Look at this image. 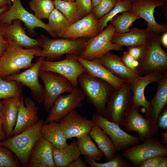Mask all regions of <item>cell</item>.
Segmentation results:
<instances>
[{
	"label": "cell",
	"mask_w": 167,
	"mask_h": 167,
	"mask_svg": "<svg viewBox=\"0 0 167 167\" xmlns=\"http://www.w3.org/2000/svg\"><path fill=\"white\" fill-rule=\"evenodd\" d=\"M41 36L40 47L42 49L35 56L44 57L45 60L49 61L58 60L65 54L79 56L84 50L89 39L61 38L51 39L43 34H41Z\"/></svg>",
	"instance_id": "6da1fadb"
},
{
	"label": "cell",
	"mask_w": 167,
	"mask_h": 167,
	"mask_svg": "<svg viewBox=\"0 0 167 167\" xmlns=\"http://www.w3.org/2000/svg\"><path fill=\"white\" fill-rule=\"evenodd\" d=\"M39 47L24 49L22 46L9 44L0 57V76L4 79L17 74L20 70L29 68Z\"/></svg>",
	"instance_id": "7a4b0ae2"
},
{
	"label": "cell",
	"mask_w": 167,
	"mask_h": 167,
	"mask_svg": "<svg viewBox=\"0 0 167 167\" xmlns=\"http://www.w3.org/2000/svg\"><path fill=\"white\" fill-rule=\"evenodd\" d=\"M44 122L43 119L39 120L25 131L0 141V145L11 151L25 167L33 148L41 136V128Z\"/></svg>",
	"instance_id": "3957f363"
},
{
	"label": "cell",
	"mask_w": 167,
	"mask_h": 167,
	"mask_svg": "<svg viewBox=\"0 0 167 167\" xmlns=\"http://www.w3.org/2000/svg\"><path fill=\"white\" fill-rule=\"evenodd\" d=\"M78 82L87 101L94 106L97 113L103 116L108 98L113 88L106 82L86 72L79 76Z\"/></svg>",
	"instance_id": "277c9868"
},
{
	"label": "cell",
	"mask_w": 167,
	"mask_h": 167,
	"mask_svg": "<svg viewBox=\"0 0 167 167\" xmlns=\"http://www.w3.org/2000/svg\"><path fill=\"white\" fill-rule=\"evenodd\" d=\"M132 105L131 83L128 82L120 89H114L111 92L108 98L103 117L122 127Z\"/></svg>",
	"instance_id": "5b68a950"
},
{
	"label": "cell",
	"mask_w": 167,
	"mask_h": 167,
	"mask_svg": "<svg viewBox=\"0 0 167 167\" xmlns=\"http://www.w3.org/2000/svg\"><path fill=\"white\" fill-rule=\"evenodd\" d=\"M139 62L137 72L140 76L155 71L167 72V54L161 46L158 34L152 35Z\"/></svg>",
	"instance_id": "8992f818"
},
{
	"label": "cell",
	"mask_w": 167,
	"mask_h": 167,
	"mask_svg": "<svg viewBox=\"0 0 167 167\" xmlns=\"http://www.w3.org/2000/svg\"><path fill=\"white\" fill-rule=\"evenodd\" d=\"M115 27L111 23L96 36L88 40L85 47L79 55L89 60L98 59L111 50L121 51L123 46L113 43L112 38L115 33Z\"/></svg>",
	"instance_id": "52a82bcc"
},
{
	"label": "cell",
	"mask_w": 167,
	"mask_h": 167,
	"mask_svg": "<svg viewBox=\"0 0 167 167\" xmlns=\"http://www.w3.org/2000/svg\"><path fill=\"white\" fill-rule=\"evenodd\" d=\"M39 77L43 82V104L48 112L56 99L62 93H70L74 87L66 78L54 72L40 70Z\"/></svg>",
	"instance_id": "ba28073f"
},
{
	"label": "cell",
	"mask_w": 167,
	"mask_h": 167,
	"mask_svg": "<svg viewBox=\"0 0 167 167\" xmlns=\"http://www.w3.org/2000/svg\"><path fill=\"white\" fill-rule=\"evenodd\" d=\"M11 1L12 4L10 8L0 15V23L10 24L14 20L18 19L24 23L31 35H36L35 28L39 27L45 29L53 37H58L47 24L26 10L22 5L21 0Z\"/></svg>",
	"instance_id": "9c48e42d"
},
{
	"label": "cell",
	"mask_w": 167,
	"mask_h": 167,
	"mask_svg": "<svg viewBox=\"0 0 167 167\" xmlns=\"http://www.w3.org/2000/svg\"><path fill=\"white\" fill-rule=\"evenodd\" d=\"M139 108L132 105L122 124L129 132H136L141 141L158 138L159 128L151 118H147L139 112Z\"/></svg>",
	"instance_id": "30bf717a"
},
{
	"label": "cell",
	"mask_w": 167,
	"mask_h": 167,
	"mask_svg": "<svg viewBox=\"0 0 167 167\" xmlns=\"http://www.w3.org/2000/svg\"><path fill=\"white\" fill-rule=\"evenodd\" d=\"M121 155L134 167L151 157L167 155V146L161 143L158 138L143 142L139 145H134L122 151Z\"/></svg>",
	"instance_id": "8fae6325"
},
{
	"label": "cell",
	"mask_w": 167,
	"mask_h": 167,
	"mask_svg": "<svg viewBox=\"0 0 167 167\" xmlns=\"http://www.w3.org/2000/svg\"><path fill=\"white\" fill-rule=\"evenodd\" d=\"M92 119L108 135L115 148L117 152L123 151L131 146L139 143L138 137L123 131L118 124L109 121L99 114H93Z\"/></svg>",
	"instance_id": "7c38bea8"
},
{
	"label": "cell",
	"mask_w": 167,
	"mask_h": 167,
	"mask_svg": "<svg viewBox=\"0 0 167 167\" xmlns=\"http://www.w3.org/2000/svg\"><path fill=\"white\" fill-rule=\"evenodd\" d=\"M85 97L83 90L78 87L75 88L69 94L61 95L50 109L44 124L53 122H59L70 112L81 107Z\"/></svg>",
	"instance_id": "4fadbf2b"
},
{
	"label": "cell",
	"mask_w": 167,
	"mask_h": 167,
	"mask_svg": "<svg viewBox=\"0 0 167 167\" xmlns=\"http://www.w3.org/2000/svg\"><path fill=\"white\" fill-rule=\"evenodd\" d=\"M65 59L59 61L45 60L40 70L57 73L67 79L75 88L79 84L78 79L83 73L86 72L84 67L75 57L67 55Z\"/></svg>",
	"instance_id": "5bb4252c"
},
{
	"label": "cell",
	"mask_w": 167,
	"mask_h": 167,
	"mask_svg": "<svg viewBox=\"0 0 167 167\" xmlns=\"http://www.w3.org/2000/svg\"><path fill=\"white\" fill-rule=\"evenodd\" d=\"M45 60L44 57H40L32 66L25 71L8 76L4 79L14 80L20 83L30 89L34 100L39 104L44 102L43 87L39 80V75L43 62Z\"/></svg>",
	"instance_id": "9a60e30c"
},
{
	"label": "cell",
	"mask_w": 167,
	"mask_h": 167,
	"mask_svg": "<svg viewBox=\"0 0 167 167\" xmlns=\"http://www.w3.org/2000/svg\"><path fill=\"white\" fill-rule=\"evenodd\" d=\"M60 127L67 139H77L89 134L94 122L79 114L75 109L70 112L59 122Z\"/></svg>",
	"instance_id": "2e32d148"
},
{
	"label": "cell",
	"mask_w": 167,
	"mask_h": 167,
	"mask_svg": "<svg viewBox=\"0 0 167 167\" xmlns=\"http://www.w3.org/2000/svg\"><path fill=\"white\" fill-rule=\"evenodd\" d=\"M164 74L158 71L153 72L144 76H141L137 80L131 83L132 106L139 108L142 107L144 116L147 118H151L152 106L150 101H148L145 96V88L152 83L157 82Z\"/></svg>",
	"instance_id": "e0dca14e"
},
{
	"label": "cell",
	"mask_w": 167,
	"mask_h": 167,
	"mask_svg": "<svg viewBox=\"0 0 167 167\" xmlns=\"http://www.w3.org/2000/svg\"><path fill=\"white\" fill-rule=\"evenodd\" d=\"M162 0H135L131 2L132 5L128 11L144 19L147 26L154 32L159 34L167 32L166 24L157 23L154 17L155 8L164 5Z\"/></svg>",
	"instance_id": "ac0fdd59"
},
{
	"label": "cell",
	"mask_w": 167,
	"mask_h": 167,
	"mask_svg": "<svg viewBox=\"0 0 167 167\" xmlns=\"http://www.w3.org/2000/svg\"><path fill=\"white\" fill-rule=\"evenodd\" d=\"M0 32L9 44L30 49L40 47V38L34 39L28 36L21 21L14 20L10 24L0 23Z\"/></svg>",
	"instance_id": "d6986e66"
},
{
	"label": "cell",
	"mask_w": 167,
	"mask_h": 167,
	"mask_svg": "<svg viewBox=\"0 0 167 167\" xmlns=\"http://www.w3.org/2000/svg\"><path fill=\"white\" fill-rule=\"evenodd\" d=\"M38 110V107L31 98L27 97L24 101L22 95L12 136L21 133L36 123L39 120L37 116Z\"/></svg>",
	"instance_id": "ffe728a7"
},
{
	"label": "cell",
	"mask_w": 167,
	"mask_h": 167,
	"mask_svg": "<svg viewBox=\"0 0 167 167\" xmlns=\"http://www.w3.org/2000/svg\"><path fill=\"white\" fill-rule=\"evenodd\" d=\"M99 20L92 12L71 24L61 38L75 39L80 38L93 37L101 32L97 26Z\"/></svg>",
	"instance_id": "44dd1931"
},
{
	"label": "cell",
	"mask_w": 167,
	"mask_h": 167,
	"mask_svg": "<svg viewBox=\"0 0 167 167\" xmlns=\"http://www.w3.org/2000/svg\"><path fill=\"white\" fill-rule=\"evenodd\" d=\"M74 56L84 67L86 72L106 82L115 89H120L128 82L114 75L96 60H89L79 56Z\"/></svg>",
	"instance_id": "7402d4cb"
},
{
	"label": "cell",
	"mask_w": 167,
	"mask_h": 167,
	"mask_svg": "<svg viewBox=\"0 0 167 167\" xmlns=\"http://www.w3.org/2000/svg\"><path fill=\"white\" fill-rule=\"evenodd\" d=\"M97 60L116 76L131 83L141 76L129 69L118 55L109 51Z\"/></svg>",
	"instance_id": "603a6c76"
},
{
	"label": "cell",
	"mask_w": 167,
	"mask_h": 167,
	"mask_svg": "<svg viewBox=\"0 0 167 167\" xmlns=\"http://www.w3.org/2000/svg\"><path fill=\"white\" fill-rule=\"evenodd\" d=\"M154 33L148 26L142 29L134 28L125 33L115 32L111 41L115 44L127 47L140 46L146 44Z\"/></svg>",
	"instance_id": "cb8c5ba5"
},
{
	"label": "cell",
	"mask_w": 167,
	"mask_h": 167,
	"mask_svg": "<svg viewBox=\"0 0 167 167\" xmlns=\"http://www.w3.org/2000/svg\"><path fill=\"white\" fill-rule=\"evenodd\" d=\"M20 96L2 100V126L7 138L12 136L16 122Z\"/></svg>",
	"instance_id": "d4e9b609"
},
{
	"label": "cell",
	"mask_w": 167,
	"mask_h": 167,
	"mask_svg": "<svg viewBox=\"0 0 167 167\" xmlns=\"http://www.w3.org/2000/svg\"><path fill=\"white\" fill-rule=\"evenodd\" d=\"M53 147L49 142L41 136L30 152L28 162L41 164L45 167H54Z\"/></svg>",
	"instance_id": "484cf974"
},
{
	"label": "cell",
	"mask_w": 167,
	"mask_h": 167,
	"mask_svg": "<svg viewBox=\"0 0 167 167\" xmlns=\"http://www.w3.org/2000/svg\"><path fill=\"white\" fill-rule=\"evenodd\" d=\"M89 134L104 153L107 161L115 157L117 152L115 146L108 135L101 127L94 123Z\"/></svg>",
	"instance_id": "4316f807"
},
{
	"label": "cell",
	"mask_w": 167,
	"mask_h": 167,
	"mask_svg": "<svg viewBox=\"0 0 167 167\" xmlns=\"http://www.w3.org/2000/svg\"><path fill=\"white\" fill-rule=\"evenodd\" d=\"M157 83L156 92L150 101L152 106L150 118L156 123L160 114L167 105V72L163 74Z\"/></svg>",
	"instance_id": "83f0119b"
},
{
	"label": "cell",
	"mask_w": 167,
	"mask_h": 167,
	"mask_svg": "<svg viewBox=\"0 0 167 167\" xmlns=\"http://www.w3.org/2000/svg\"><path fill=\"white\" fill-rule=\"evenodd\" d=\"M81 155L76 140L63 148L53 147V159L56 167H67Z\"/></svg>",
	"instance_id": "f1b7e54d"
},
{
	"label": "cell",
	"mask_w": 167,
	"mask_h": 167,
	"mask_svg": "<svg viewBox=\"0 0 167 167\" xmlns=\"http://www.w3.org/2000/svg\"><path fill=\"white\" fill-rule=\"evenodd\" d=\"M41 135L54 147L62 148L68 145L67 139L62 131L59 122L44 123L41 128Z\"/></svg>",
	"instance_id": "f546056e"
},
{
	"label": "cell",
	"mask_w": 167,
	"mask_h": 167,
	"mask_svg": "<svg viewBox=\"0 0 167 167\" xmlns=\"http://www.w3.org/2000/svg\"><path fill=\"white\" fill-rule=\"evenodd\" d=\"M77 142L81 154L84 156L96 161L105 156L104 153L93 142L89 134L77 138Z\"/></svg>",
	"instance_id": "4dcf8cb0"
},
{
	"label": "cell",
	"mask_w": 167,
	"mask_h": 167,
	"mask_svg": "<svg viewBox=\"0 0 167 167\" xmlns=\"http://www.w3.org/2000/svg\"><path fill=\"white\" fill-rule=\"evenodd\" d=\"M47 19L48 26L58 37L60 38L71 25L64 15L56 8L52 11Z\"/></svg>",
	"instance_id": "1f68e13d"
},
{
	"label": "cell",
	"mask_w": 167,
	"mask_h": 167,
	"mask_svg": "<svg viewBox=\"0 0 167 167\" xmlns=\"http://www.w3.org/2000/svg\"><path fill=\"white\" fill-rule=\"evenodd\" d=\"M55 8L60 11L71 24L83 18L77 9L75 1H54Z\"/></svg>",
	"instance_id": "d6a6232c"
},
{
	"label": "cell",
	"mask_w": 167,
	"mask_h": 167,
	"mask_svg": "<svg viewBox=\"0 0 167 167\" xmlns=\"http://www.w3.org/2000/svg\"><path fill=\"white\" fill-rule=\"evenodd\" d=\"M22 84L14 80H6L0 76V100L18 98L22 95Z\"/></svg>",
	"instance_id": "836d02e7"
},
{
	"label": "cell",
	"mask_w": 167,
	"mask_h": 167,
	"mask_svg": "<svg viewBox=\"0 0 167 167\" xmlns=\"http://www.w3.org/2000/svg\"><path fill=\"white\" fill-rule=\"evenodd\" d=\"M118 15H116L111 21L114 26L116 33H122L130 30L129 28L133 23L140 19L139 16L128 11L124 12Z\"/></svg>",
	"instance_id": "e575fe53"
},
{
	"label": "cell",
	"mask_w": 167,
	"mask_h": 167,
	"mask_svg": "<svg viewBox=\"0 0 167 167\" xmlns=\"http://www.w3.org/2000/svg\"><path fill=\"white\" fill-rule=\"evenodd\" d=\"M29 5L35 16L40 20L48 19L55 8L54 1L52 0H31Z\"/></svg>",
	"instance_id": "d590c367"
},
{
	"label": "cell",
	"mask_w": 167,
	"mask_h": 167,
	"mask_svg": "<svg viewBox=\"0 0 167 167\" xmlns=\"http://www.w3.org/2000/svg\"><path fill=\"white\" fill-rule=\"evenodd\" d=\"M132 4L129 0L118 1L113 9L100 19L97 23L98 27L101 32L108 26V23L120 13L129 11L131 9Z\"/></svg>",
	"instance_id": "8d00e7d4"
},
{
	"label": "cell",
	"mask_w": 167,
	"mask_h": 167,
	"mask_svg": "<svg viewBox=\"0 0 167 167\" xmlns=\"http://www.w3.org/2000/svg\"><path fill=\"white\" fill-rule=\"evenodd\" d=\"M84 160L87 163L92 167H130L132 166L130 161H127L121 154L118 153H117L114 158L104 163L97 162L85 156Z\"/></svg>",
	"instance_id": "74e56055"
},
{
	"label": "cell",
	"mask_w": 167,
	"mask_h": 167,
	"mask_svg": "<svg viewBox=\"0 0 167 167\" xmlns=\"http://www.w3.org/2000/svg\"><path fill=\"white\" fill-rule=\"evenodd\" d=\"M20 163L18 158L11 151L0 145V167H19Z\"/></svg>",
	"instance_id": "f35d334b"
},
{
	"label": "cell",
	"mask_w": 167,
	"mask_h": 167,
	"mask_svg": "<svg viewBox=\"0 0 167 167\" xmlns=\"http://www.w3.org/2000/svg\"><path fill=\"white\" fill-rule=\"evenodd\" d=\"M118 1V0H101L93 8L92 12L95 17L99 20L110 11Z\"/></svg>",
	"instance_id": "ab89813d"
},
{
	"label": "cell",
	"mask_w": 167,
	"mask_h": 167,
	"mask_svg": "<svg viewBox=\"0 0 167 167\" xmlns=\"http://www.w3.org/2000/svg\"><path fill=\"white\" fill-rule=\"evenodd\" d=\"M75 2L78 11L83 18L92 12V0H75Z\"/></svg>",
	"instance_id": "60d3db41"
},
{
	"label": "cell",
	"mask_w": 167,
	"mask_h": 167,
	"mask_svg": "<svg viewBox=\"0 0 167 167\" xmlns=\"http://www.w3.org/2000/svg\"><path fill=\"white\" fill-rule=\"evenodd\" d=\"M121 58L122 62L129 69L138 74L137 68L139 65L138 61L135 59L127 51L123 52L122 57Z\"/></svg>",
	"instance_id": "b9f144b4"
},
{
	"label": "cell",
	"mask_w": 167,
	"mask_h": 167,
	"mask_svg": "<svg viewBox=\"0 0 167 167\" xmlns=\"http://www.w3.org/2000/svg\"><path fill=\"white\" fill-rule=\"evenodd\" d=\"M167 160L166 156H154L148 159L141 163L139 167H155L158 164Z\"/></svg>",
	"instance_id": "7bdbcfd3"
},
{
	"label": "cell",
	"mask_w": 167,
	"mask_h": 167,
	"mask_svg": "<svg viewBox=\"0 0 167 167\" xmlns=\"http://www.w3.org/2000/svg\"><path fill=\"white\" fill-rule=\"evenodd\" d=\"M146 44L128 47L127 52L135 59L139 61L143 54Z\"/></svg>",
	"instance_id": "ee69618b"
},
{
	"label": "cell",
	"mask_w": 167,
	"mask_h": 167,
	"mask_svg": "<svg viewBox=\"0 0 167 167\" xmlns=\"http://www.w3.org/2000/svg\"><path fill=\"white\" fill-rule=\"evenodd\" d=\"M156 124L159 128L167 130V107L166 106L160 114Z\"/></svg>",
	"instance_id": "f6af8a7d"
},
{
	"label": "cell",
	"mask_w": 167,
	"mask_h": 167,
	"mask_svg": "<svg viewBox=\"0 0 167 167\" xmlns=\"http://www.w3.org/2000/svg\"><path fill=\"white\" fill-rule=\"evenodd\" d=\"M87 163L84 161L80 156L71 162L67 167H87Z\"/></svg>",
	"instance_id": "bcb514c9"
},
{
	"label": "cell",
	"mask_w": 167,
	"mask_h": 167,
	"mask_svg": "<svg viewBox=\"0 0 167 167\" xmlns=\"http://www.w3.org/2000/svg\"><path fill=\"white\" fill-rule=\"evenodd\" d=\"M9 45V43L0 32V57L3 54Z\"/></svg>",
	"instance_id": "7dc6e473"
},
{
	"label": "cell",
	"mask_w": 167,
	"mask_h": 167,
	"mask_svg": "<svg viewBox=\"0 0 167 167\" xmlns=\"http://www.w3.org/2000/svg\"><path fill=\"white\" fill-rule=\"evenodd\" d=\"M2 101L1 100H0V142L7 138L3 131L2 126Z\"/></svg>",
	"instance_id": "c3c4849f"
},
{
	"label": "cell",
	"mask_w": 167,
	"mask_h": 167,
	"mask_svg": "<svg viewBox=\"0 0 167 167\" xmlns=\"http://www.w3.org/2000/svg\"><path fill=\"white\" fill-rule=\"evenodd\" d=\"M161 37V42L162 45L165 48L167 47V32L163 33Z\"/></svg>",
	"instance_id": "681fc988"
},
{
	"label": "cell",
	"mask_w": 167,
	"mask_h": 167,
	"mask_svg": "<svg viewBox=\"0 0 167 167\" xmlns=\"http://www.w3.org/2000/svg\"><path fill=\"white\" fill-rule=\"evenodd\" d=\"M161 139L162 143L167 144V130L164 131L161 135Z\"/></svg>",
	"instance_id": "f907efd6"
},
{
	"label": "cell",
	"mask_w": 167,
	"mask_h": 167,
	"mask_svg": "<svg viewBox=\"0 0 167 167\" xmlns=\"http://www.w3.org/2000/svg\"><path fill=\"white\" fill-rule=\"evenodd\" d=\"M27 167H45L44 165L37 163L28 162L26 165Z\"/></svg>",
	"instance_id": "816d5d0a"
},
{
	"label": "cell",
	"mask_w": 167,
	"mask_h": 167,
	"mask_svg": "<svg viewBox=\"0 0 167 167\" xmlns=\"http://www.w3.org/2000/svg\"><path fill=\"white\" fill-rule=\"evenodd\" d=\"M8 0H0V8L9 5Z\"/></svg>",
	"instance_id": "f5cc1de1"
},
{
	"label": "cell",
	"mask_w": 167,
	"mask_h": 167,
	"mask_svg": "<svg viewBox=\"0 0 167 167\" xmlns=\"http://www.w3.org/2000/svg\"><path fill=\"white\" fill-rule=\"evenodd\" d=\"M167 160H165L157 164L155 167H167Z\"/></svg>",
	"instance_id": "db71d44e"
},
{
	"label": "cell",
	"mask_w": 167,
	"mask_h": 167,
	"mask_svg": "<svg viewBox=\"0 0 167 167\" xmlns=\"http://www.w3.org/2000/svg\"><path fill=\"white\" fill-rule=\"evenodd\" d=\"M101 0H92V4L93 8L99 3Z\"/></svg>",
	"instance_id": "11a10c76"
},
{
	"label": "cell",
	"mask_w": 167,
	"mask_h": 167,
	"mask_svg": "<svg viewBox=\"0 0 167 167\" xmlns=\"http://www.w3.org/2000/svg\"><path fill=\"white\" fill-rule=\"evenodd\" d=\"M9 9L8 6L0 8V15L3 13L7 11Z\"/></svg>",
	"instance_id": "9f6ffc18"
},
{
	"label": "cell",
	"mask_w": 167,
	"mask_h": 167,
	"mask_svg": "<svg viewBox=\"0 0 167 167\" xmlns=\"http://www.w3.org/2000/svg\"><path fill=\"white\" fill-rule=\"evenodd\" d=\"M8 1H9V7H10L11 6V0H8Z\"/></svg>",
	"instance_id": "6f0895ef"
},
{
	"label": "cell",
	"mask_w": 167,
	"mask_h": 167,
	"mask_svg": "<svg viewBox=\"0 0 167 167\" xmlns=\"http://www.w3.org/2000/svg\"><path fill=\"white\" fill-rule=\"evenodd\" d=\"M65 1H75V0H62Z\"/></svg>",
	"instance_id": "680465c9"
},
{
	"label": "cell",
	"mask_w": 167,
	"mask_h": 167,
	"mask_svg": "<svg viewBox=\"0 0 167 167\" xmlns=\"http://www.w3.org/2000/svg\"><path fill=\"white\" fill-rule=\"evenodd\" d=\"M129 0L131 2V1H134V0ZM163 0L165 2L166 1H167V0Z\"/></svg>",
	"instance_id": "91938a15"
},
{
	"label": "cell",
	"mask_w": 167,
	"mask_h": 167,
	"mask_svg": "<svg viewBox=\"0 0 167 167\" xmlns=\"http://www.w3.org/2000/svg\"><path fill=\"white\" fill-rule=\"evenodd\" d=\"M118 1H124V0H118Z\"/></svg>",
	"instance_id": "94428289"
}]
</instances>
